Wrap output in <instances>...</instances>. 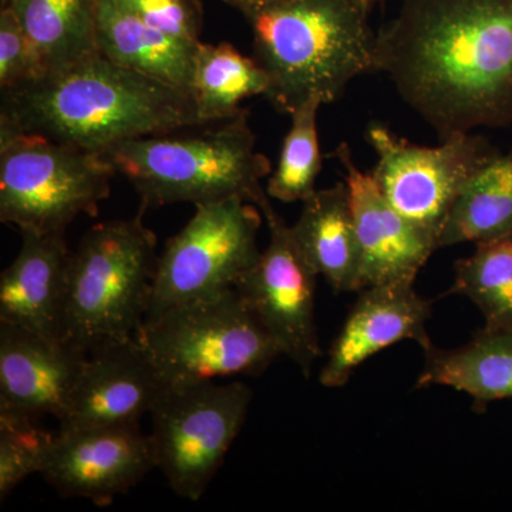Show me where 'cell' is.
<instances>
[{
	"label": "cell",
	"instance_id": "cell-30",
	"mask_svg": "<svg viewBox=\"0 0 512 512\" xmlns=\"http://www.w3.org/2000/svg\"><path fill=\"white\" fill-rule=\"evenodd\" d=\"M13 0H0V9L8 8V6L12 5Z\"/></svg>",
	"mask_w": 512,
	"mask_h": 512
},
{
	"label": "cell",
	"instance_id": "cell-2",
	"mask_svg": "<svg viewBox=\"0 0 512 512\" xmlns=\"http://www.w3.org/2000/svg\"><path fill=\"white\" fill-rule=\"evenodd\" d=\"M200 126L190 94L100 52L6 90L0 100V127L100 154L131 138Z\"/></svg>",
	"mask_w": 512,
	"mask_h": 512
},
{
	"label": "cell",
	"instance_id": "cell-12",
	"mask_svg": "<svg viewBox=\"0 0 512 512\" xmlns=\"http://www.w3.org/2000/svg\"><path fill=\"white\" fill-rule=\"evenodd\" d=\"M156 468L140 424L57 429L42 476L62 497L107 507Z\"/></svg>",
	"mask_w": 512,
	"mask_h": 512
},
{
	"label": "cell",
	"instance_id": "cell-27",
	"mask_svg": "<svg viewBox=\"0 0 512 512\" xmlns=\"http://www.w3.org/2000/svg\"><path fill=\"white\" fill-rule=\"evenodd\" d=\"M47 74L42 57L20 26L15 12L0 9V90L16 89Z\"/></svg>",
	"mask_w": 512,
	"mask_h": 512
},
{
	"label": "cell",
	"instance_id": "cell-28",
	"mask_svg": "<svg viewBox=\"0 0 512 512\" xmlns=\"http://www.w3.org/2000/svg\"><path fill=\"white\" fill-rule=\"evenodd\" d=\"M151 28L175 39L200 43L204 8L201 0H119Z\"/></svg>",
	"mask_w": 512,
	"mask_h": 512
},
{
	"label": "cell",
	"instance_id": "cell-14",
	"mask_svg": "<svg viewBox=\"0 0 512 512\" xmlns=\"http://www.w3.org/2000/svg\"><path fill=\"white\" fill-rule=\"evenodd\" d=\"M333 156L345 170L360 251L359 291L373 285L414 282L437 249L419 229L399 214L380 191L372 174L360 170L348 144Z\"/></svg>",
	"mask_w": 512,
	"mask_h": 512
},
{
	"label": "cell",
	"instance_id": "cell-6",
	"mask_svg": "<svg viewBox=\"0 0 512 512\" xmlns=\"http://www.w3.org/2000/svg\"><path fill=\"white\" fill-rule=\"evenodd\" d=\"M136 336L168 383L259 376L282 356L235 286L150 316Z\"/></svg>",
	"mask_w": 512,
	"mask_h": 512
},
{
	"label": "cell",
	"instance_id": "cell-15",
	"mask_svg": "<svg viewBox=\"0 0 512 512\" xmlns=\"http://www.w3.org/2000/svg\"><path fill=\"white\" fill-rule=\"evenodd\" d=\"M87 355L66 339L0 323V409L62 420Z\"/></svg>",
	"mask_w": 512,
	"mask_h": 512
},
{
	"label": "cell",
	"instance_id": "cell-9",
	"mask_svg": "<svg viewBox=\"0 0 512 512\" xmlns=\"http://www.w3.org/2000/svg\"><path fill=\"white\" fill-rule=\"evenodd\" d=\"M262 220L261 210L242 198L195 205L191 220L158 255L147 318L235 286L261 255Z\"/></svg>",
	"mask_w": 512,
	"mask_h": 512
},
{
	"label": "cell",
	"instance_id": "cell-8",
	"mask_svg": "<svg viewBox=\"0 0 512 512\" xmlns=\"http://www.w3.org/2000/svg\"><path fill=\"white\" fill-rule=\"evenodd\" d=\"M252 390L218 380L170 383L151 410L156 468L178 497L198 501L247 420Z\"/></svg>",
	"mask_w": 512,
	"mask_h": 512
},
{
	"label": "cell",
	"instance_id": "cell-10",
	"mask_svg": "<svg viewBox=\"0 0 512 512\" xmlns=\"http://www.w3.org/2000/svg\"><path fill=\"white\" fill-rule=\"evenodd\" d=\"M367 141L376 151L372 175L380 191L437 249L458 194L481 165L500 153L471 131L444 138L440 146L423 147L372 124Z\"/></svg>",
	"mask_w": 512,
	"mask_h": 512
},
{
	"label": "cell",
	"instance_id": "cell-22",
	"mask_svg": "<svg viewBox=\"0 0 512 512\" xmlns=\"http://www.w3.org/2000/svg\"><path fill=\"white\" fill-rule=\"evenodd\" d=\"M269 90L271 79L254 57L242 55L229 43L197 46L191 94L204 126L231 119L242 110V101L266 97Z\"/></svg>",
	"mask_w": 512,
	"mask_h": 512
},
{
	"label": "cell",
	"instance_id": "cell-21",
	"mask_svg": "<svg viewBox=\"0 0 512 512\" xmlns=\"http://www.w3.org/2000/svg\"><path fill=\"white\" fill-rule=\"evenodd\" d=\"M512 234V151L497 153L458 194L439 238V248Z\"/></svg>",
	"mask_w": 512,
	"mask_h": 512
},
{
	"label": "cell",
	"instance_id": "cell-25",
	"mask_svg": "<svg viewBox=\"0 0 512 512\" xmlns=\"http://www.w3.org/2000/svg\"><path fill=\"white\" fill-rule=\"evenodd\" d=\"M319 100H309L293 110L292 123L284 138L278 165L269 175L266 194L282 202L308 200L316 191L322 156L318 136Z\"/></svg>",
	"mask_w": 512,
	"mask_h": 512
},
{
	"label": "cell",
	"instance_id": "cell-1",
	"mask_svg": "<svg viewBox=\"0 0 512 512\" xmlns=\"http://www.w3.org/2000/svg\"><path fill=\"white\" fill-rule=\"evenodd\" d=\"M376 72L441 137L512 124V0H403Z\"/></svg>",
	"mask_w": 512,
	"mask_h": 512
},
{
	"label": "cell",
	"instance_id": "cell-24",
	"mask_svg": "<svg viewBox=\"0 0 512 512\" xmlns=\"http://www.w3.org/2000/svg\"><path fill=\"white\" fill-rule=\"evenodd\" d=\"M451 292L470 299L488 328H512V234L478 242L460 259Z\"/></svg>",
	"mask_w": 512,
	"mask_h": 512
},
{
	"label": "cell",
	"instance_id": "cell-26",
	"mask_svg": "<svg viewBox=\"0 0 512 512\" xmlns=\"http://www.w3.org/2000/svg\"><path fill=\"white\" fill-rule=\"evenodd\" d=\"M55 437L40 419L0 409V500L32 474H42Z\"/></svg>",
	"mask_w": 512,
	"mask_h": 512
},
{
	"label": "cell",
	"instance_id": "cell-3",
	"mask_svg": "<svg viewBox=\"0 0 512 512\" xmlns=\"http://www.w3.org/2000/svg\"><path fill=\"white\" fill-rule=\"evenodd\" d=\"M379 0H278L242 3L254 59L271 79L266 99L291 114L309 100L333 103L360 74L376 72Z\"/></svg>",
	"mask_w": 512,
	"mask_h": 512
},
{
	"label": "cell",
	"instance_id": "cell-13",
	"mask_svg": "<svg viewBox=\"0 0 512 512\" xmlns=\"http://www.w3.org/2000/svg\"><path fill=\"white\" fill-rule=\"evenodd\" d=\"M168 384L137 336L101 343L87 355L59 429L140 424Z\"/></svg>",
	"mask_w": 512,
	"mask_h": 512
},
{
	"label": "cell",
	"instance_id": "cell-23",
	"mask_svg": "<svg viewBox=\"0 0 512 512\" xmlns=\"http://www.w3.org/2000/svg\"><path fill=\"white\" fill-rule=\"evenodd\" d=\"M8 8L35 45L47 73L99 52L93 0H13Z\"/></svg>",
	"mask_w": 512,
	"mask_h": 512
},
{
	"label": "cell",
	"instance_id": "cell-17",
	"mask_svg": "<svg viewBox=\"0 0 512 512\" xmlns=\"http://www.w3.org/2000/svg\"><path fill=\"white\" fill-rule=\"evenodd\" d=\"M18 256L0 275V323L63 339L72 252L64 234L20 232Z\"/></svg>",
	"mask_w": 512,
	"mask_h": 512
},
{
	"label": "cell",
	"instance_id": "cell-18",
	"mask_svg": "<svg viewBox=\"0 0 512 512\" xmlns=\"http://www.w3.org/2000/svg\"><path fill=\"white\" fill-rule=\"evenodd\" d=\"M97 49L114 63L191 94L197 46L151 28L119 0H93Z\"/></svg>",
	"mask_w": 512,
	"mask_h": 512
},
{
	"label": "cell",
	"instance_id": "cell-7",
	"mask_svg": "<svg viewBox=\"0 0 512 512\" xmlns=\"http://www.w3.org/2000/svg\"><path fill=\"white\" fill-rule=\"evenodd\" d=\"M116 174L103 154L0 127V221L20 232L64 234L96 217Z\"/></svg>",
	"mask_w": 512,
	"mask_h": 512
},
{
	"label": "cell",
	"instance_id": "cell-31",
	"mask_svg": "<svg viewBox=\"0 0 512 512\" xmlns=\"http://www.w3.org/2000/svg\"><path fill=\"white\" fill-rule=\"evenodd\" d=\"M222 2H224V0H222Z\"/></svg>",
	"mask_w": 512,
	"mask_h": 512
},
{
	"label": "cell",
	"instance_id": "cell-19",
	"mask_svg": "<svg viewBox=\"0 0 512 512\" xmlns=\"http://www.w3.org/2000/svg\"><path fill=\"white\" fill-rule=\"evenodd\" d=\"M302 204L291 229L306 261L333 291H359V242L346 183L316 190Z\"/></svg>",
	"mask_w": 512,
	"mask_h": 512
},
{
	"label": "cell",
	"instance_id": "cell-11",
	"mask_svg": "<svg viewBox=\"0 0 512 512\" xmlns=\"http://www.w3.org/2000/svg\"><path fill=\"white\" fill-rule=\"evenodd\" d=\"M269 228L268 247L238 279L241 293L256 318L289 357L309 377L322 355L315 322L318 274L296 244L291 227L275 211L269 195L258 205Z\"/></svg>",
	"mask_w": 512,
	"mask_h": 512
},
{
	"label": "cell",
	"instance_id": "cell-4",
	"mask_svg": "<svg viewBox=\"0 0 512 512\" xmlns=\"http://www.w3.org/2000/svg\"><path fill=\"white\" fill-rule=\"evenodd\" d=\"M131 138L103 154L133 185L143 208L242 198L258 207L268 197L261 181L271 161L256 150L248 110L188 133Z\"/></svg>",
	"mask_w": 512,
	"mask_h": 512
},
{
	"label": "cell",
	"instance_id": "cell-29",
	"mask_svg": "<svg viewBox=\"0 0 512 512\" xmlns=\"http://www.w3.org/2000/svg\"><path fill=\"white\" fill-rule=\"evenodd\" d=\"M224 2L235 8V6L242 5V3H271L278 2V0H224Z\"/></svg>",
	"mask_w": 512,
	"mask_h": 512
},
{
	"label": "cell",
	"instance_id": "cell-16",
	"mask_svg": "<svg viewBox=\"0 0 512 512\" xmlns=\"http://www.w3.org/2000/svg\"><path fill=\"white\" fill-rule=\"evenodd\" d=\"M430 316L431 303L416 292L414 282L362 289L330 346L320 384L329 389L345 386L367 359L403 340L427 348L433 343L426 329Z\"/></svg>",
	"mask_w": 512,
	"mask_h": 512
},
{
	"label": "cell",
	"instance_id": "cell-5",
	"mask_svg": "<svg viewBox=\"0 0 512 512\" xmlns=\"http://www.w3.org/2000/svg\"><path fill=\"white\" fill-rule=\"evenodd\" d=\"M143 212L94 225L70 255L62 336L87 353L136 336L147 318L158 255Z\"/></svg>",
	"mask_w": 512,
	"mask_h": 512
},
{
	"label": "cell",
	"instance_id": "cell-20",
	"mask_svg": "<svg viewBox=\"0 0 512 512\" xmlns=\"http://www.w3.org/2000/svg\"><path fill=\"white\" fill-rule=\"evenodd\" d=\"M423 350L417 389L451 387L483 404L512 399V328L484 326L460 348Z\"/></svg>",
	"mask_w": 512,
	"mask_h": 512
}]
</instances>
